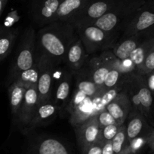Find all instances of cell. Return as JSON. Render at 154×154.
<instances>
[{"instance_id": "obj_1", "label": "cell", "mask_w": 154, "mask_h": 154, "mask_svg": "<svg viewBox=\"0 0 154 154\" xmlns=\"http://www.w3.org/2000/svg\"><path fill=\"white\" fill-rule=\"evenodd\" d=\"M76 34L75 27L69 23L55 21L48 24L36 35L38 52L51 57L56 65L64 63L68 48Z\"/></svg>"}, {"instance_id": "obj_2", "label": "cell", "mask_w": 154, "mask_h": 154, "mask_svg": "<svg viewBox=\"0 0 154 154\" xmlns=\"http://www.w3.org/2000/svg\"><path fill=\"white\" fill-rule=\"evenodd\" d=\"M146 0H122L98 19L88 23L109 32H116L122 25L125 26L131 15Z\"/></svg>"}, {"instance_id": "obj_3", "label": "cell", "mask_w": 154, "mask_h": 154, "mask_svg": "<svg viewBox=\"0 0 154 154\" xmlns=\"http://www.w3.org/2000/svg\"><path fill=\"white\" fill-rule=\"evenodd\" d=\"M38 55L36 35L34 29L30 27L26 30L21 38L18 54L10 70L8 83L12 84L21 72L34 66L37 63Z\"/></svg>"}, {"instance_id": "obj_4", "label": "cell", "mask_w": 154, "mask_h": 154, "mask_svg": "<svg viewBox=\"0 0 154 154\" xmlns=\"http://www.w3.org/2000/svg\"><path fill=\"white\" fill-rule=\"evenodd\" d=\"M75 29L88 54L104 51L113 45L116 32H106L92 23L81 24Z\"/></svg>"}, {"instance_id": "obj_5", "label": "cell", "mask_w": 154, "mask_h": 154, "mask_svg": "<svg viewBox=\"0 0 154 154\" xmlns=\"http://www.w3.org/2000/svg\"><path fill=\"white\" fill-rule=\"evenodd\" d=\"M124 27L123 38L142 34L154 27V0H146Z\"/></svg>"}, {"instance_id": "obj_6", "label": "cell", "mask_w": 154, "mask_h": 154, "mask_svg": "<svg viewBox=\"0 0 154 154\" xmlns=\"http://www.w3.org/2000/svg\"><path fill=\"white\" fill-rule=\"evenodd\" d=\"M37 65L39 68V81L37 84V92L39 103L51 100L54 83V67L56 63L48 55L39 53Z\"/></svg>"}, {"instance_id": "obj_7", "label": "cell", "mask_w": 154, "mask_h": 154, "mask_svg": "<svg viewBox=\"0 0 154 154\" xmlns=\"http://www.w3.org/2000/svg\"><path fill=\"white\" fill-rule=\"evenodd\" d=\"M122 0H90L88 4L77 13L69 22L74 27L88 23L107 13Z\"/></svg>"}, {"instance_id": "obj_8", "label": "cell", "mask_w": 154, "mask_h": 154, "mask_svg": "<svg viewBox=\"0 0 154 154\" xmlns=\"http://www.w3.org/2000/svg\"><path fill=\"white\" fill-rule=\"evenodd\" d=\"M77 143L81 151L95 144L99 138L100 128L96 114L92 115L82 123L73 126Z\"/></svg>"}, {"instance_id": "obj_9", "label": "cell", "mask_w": 154, "mask_h": 154, "mask_svg": "<svg viewBox=\"0 0 154 154\" xmlns=\"http://www.w3.org/2000/svg\"><path fill=\"white\" fill-rule=\"evenodd\" d=\"M131 81L135 87L137 96L140 102L142 113L145 116L151 126H154L153 111L154 98L148 88L143 75L134 72L131 75Z\"/></svg>"}, {"instance_id": "obj_10", "label": "cell", "mask_w": 154, "mask_h": 154, "mask_svg": "<svg viewBox=\"0 0 154 154\" xmlns=\"http://www.w3.org/2000/svg\"><path fill=\"white\" fill-rule=\"evenodd\" d=\"M124 124L129 141L139 137H148L154 129L142 113L132 108Z\"/></svg>"}, {"instance_id": "obj_11", "label": "cell", "mask_w": 154, "mask_h": 154, "mask_svg": "<svg viewBox=\"0 0 154 154\" xmlns=\"http://www.w3.org/2000/svg\"><path fill=\"white\" fill-rule=\"evenodd\" d=\"M63 0H33V19L40 26L54 22L56 14Z\"/></svg>"}, {"instance_id": "obj_12", "label": "cell", "mask_w": 154, "mask_h": 154, "mask_svg": "<svg viewBox=\"0 0 154 154\" xmlns=\"http://www.w3.org/2000/svg\"><path fill=\"white\" fill-rule=\"evenodd\" d=\"M73 73L71 71L64 72L59 78L57 84L53 87L51 101L58 107L60 112L66 110V105L71 97Z\"/></svg>"}, {"instance_id": "obj_13", "label": "cell", "mask_w": 154, "mask_h": 154, "mask_svg": "<svg viewBox=\"0 0 154 154\" xmlns=\"http://www.w3.org/2000/svg\"><path fill=\"white\" fill-rule=\"evenodd\" d=\"M88 55L82 42L77 35L68 48L64 63H66L69 70L74 73L85 66Z\"/></svg>"}, {"instance_id": "obj_14", "label": "cell", "mask_w": 154, "mask_h": 154, "mask_svg": "<svg viewBox=\"0 0 154 154\" xmlns=\"http://www.w3.org/2000/svg\"><path fill=\"white\" fill-rule=\"evenodd\" d=\"M58 113H60L58 107L51 100L39 103L26 130L30 131L48 124L55 118Z\"/></svg>"}, {"instance_id": "obj_15", "label": "cell", "mask_w": 154, "mask_h": 154, "mask_svg": "<svg viewBox=\"0 0 154 154\" xmlns=\"http://www.w3.org/2000/svg\"><path fill=\"white\" fill-rule=\"evenodd\" d=\"M39 105L37 86L29 87L24 95V101L20 109L17 121L24 130L28 126L36 107Z\"/></svg>"}, {"instance_id": "obj_16", "label": "cell", "mask_w": 154, "mask_h": 154, "mask_svg": "<svg viewBox=\"0 0 154 154\" xmlns=\"http://www.w3.org/2000/svg\"><path fill=\"white\" fill-rule=\"evenodd\" d=\"M105 108L114 117L118 124H124L132 108L125 86V88L106 106Z\"/></svg>"}, {"instance_id": "obj_17", "label": "cell", "mask_w": 154, "mask_h": 154, "mask_svg": "<svg viewBox=\"0 0 154 154\" xmlns=\"http://www.w3.org/2000/svg\"><path fill=\"white\" fill-rule=\"evenodd\" d=\"M75 88L81 90L92 99L97 97L102 92V88L98 87L92 80L87 66H85L79 71L73 73Z\"/></svg>"}, {"instance_id": "obj_18", "label": "cell", "mask_w": 154, "mask_h": 154, "mask_svg": "<svg viewBox=\"0 0 154 154\" xmlns=\"http://www.w3.org/2000/svg\"><path fill=\"white\" fill-rule=\"evenodd\" d=\"M154 48V27L144 32L141 42L136 49L131 53L130 60L136 67L137 72L140 70L147 54Z\"/></svg>"}, {"instance_id": "obj_19", "label": "cell", "mask_w": 154, "mask_h": 154, "mask_svg": "<svg viewBox=\"0 0 154 154\" xmlns=\"http://www.w3.org/2000/svg\"><path fill=\"white\" fill-rule=\"evenodd\" d=\"M30 154H70L67 147L55 138L45 137L33 144Z\"/></svg>"}, {"instance_id": "obj_20", "label": "cell", "mask_w": 154, "mask_h": 154, "mask_svg": "<svg viewBox=\"0 0 154 154\" xmlns=\"http://www.w3.org/2000/svg\"><path fill=\"white\" fill-rule=\"evenodd\" d=\"M68 114H69V123L72 126L82 123L95 114L93 99L88 96L82 102H79L72 110H70Z\"/></svg>"}, {"instance_id": "obj_21", "label": "cell", "mask_w": 154, "mask_h": 154, "mask_svg": "<svg viewBox=\"0 0 154 154\" xmlns=\"http://www.w3.org/2000/svg\"><path fill=\"white\" fill-rule=\"evenodd\" d=\"M90 0H63L56 14L55 21L69 22Z\"/></svg>"}, {"instance_id": "obj_22", "label": "cell", "mask_w": 154, "mask_h": 154, "mask_svg": "<svg viewBox=\"0 0 154 154\" xmlns=\"http://www.w3.org/2000/svg\"><path fill=\"white\" fill-rule=\"evenodd\" d=\"M99 56L110 69H115L122 73L128 75L137 72L135 66L130 59L120 60L110 50H105Z\"/></svg>"}, {"instance_id": "obj_23", "label": "cell", "mask_w": 154, "mask_h": 154, "mask_svg": "<svg viewBox=\"0 0 154 154\" xmlns=\"http://www.w3.org/2000/svg\"><path fill=\"white\" fill-rule=\"evenodd\" d=\"M143 35H144V32L140 35L123 38L121 42H118L116 45L113 46L112 51L120 60H128L131 53L140 43Z\"/></svg>"}, {"instance_id": "obj_24", "label": "cell", "mask_w": 154, "mask_h": 154, "mask_svg": "<svg viewBox=\"0 0 154 154\" xmlns=\"http://www.w3.org/2000/svg\"><path fill=\"white\" fill-rule=\"evenodd\" d=\"M92 80L95 84L102 88L103 84L110 70V68L103 61L100 56L93 57L86 64Z\"/></svg>"}, {"instance_id": "obj_25", "label": "cell", "mask_w": 154, "mask_h": 154, "mask_svg": "<svg viewBox=\"0 0 154 154\" xmlns=\"http://www.w3.org/2000/svg\"><path fill=\"white\" fill-rule=\"evenodd\" d=\"M18 31L0 25V62L4 60L11 52Z\"/></svg>"}, {"instance_id": "obj_26", "label": "cell", "mask_w": 154, "mask_h": 154, "mask_svg": "<svg viewBox=\"0 0 154 154\" xmlns=\"http://www.w3.org/2000/svg\"><path fill=\"white\" fill-rule=\"evenodd\" d=\"M26 90H27V89L25 87L18 85L15 83H12L9 85V104H10L11 114L15 120L18 119V114H19L20 109H21L23 101H24Z\"/></svg>"}, {"instance_id": "obj_27", "label": "cell", "mask_w": 154, "mask_h": 154, "mask_svg": "<svg viewBox=\"0 0 154 154\" xmlns=\"http://www.w3.org/2000/svg\"><path fill=\"white\" fill-rule=\"evenodd\" d=\"M125 84L105 90L101 92L97 97L94 98L93 104L95 114L99 112L101 110L104 109L106 106L109 103H110L116 97V96L125 88Z\"/></svg>"}, {"instance_id": "obj_28", "label": "cell", "mask_w": 154, "mask_h": 154, "mask_svg": "<svg viewBox=\"0 0 154 154\" xmlns=\"http://www.w3.org/2000/svg\"><path fill=\"white\" fill-rule=\"evenodd\" d=\"M39 74V68L36 63V64L32 68L21 72L12 83L22 86L26 89L33 86H37Z\"/></svg>"}, {"instance_id": "obj_29", "label": "cell", "mask_w": 154, "mask_h": 154, "mask_svg": "<svg viewBox=\"0 0 154 154\" xmlns=\"http://www.w3.org/2000/svg\"><path fill=\"white\" fill-rule=\"evenodd\" d=\"M133 74V73H132ZM132 74H124L115 69H110L102 87V91L120 85H125Z\"/></svg>"}, {"instance_id": "obj_30", "label": "cell", "mask_w": 154, "mask_h": 154, "mask_svg": "<svg viewBox=\"0 0 154 154\" xmlns=\"http://www.w3.org/2000/svg\"><path fill=\"white\" fill-rule=\"evenodd\" d=\"M128 144H129V141L127 136L125 125L122 124L116 136L112 140L113 153L125 154L128 149Z\"/></svg>"}, {"instance_id": "obj_31", "label": "cell", "mask_w": 154, "mask_h": 154, "mask_svg": "<svg viewBox=\"0 0 154 154\" xmlns=\"http://www.w3.org/2000/svg\"><path fill=\"white\" fill-rule=\"evenodd\" d=\"M121 126L122 125L113 124L101 128L99 138H98L97 142L101 144V145H104L107 141H112L113 138L116 136L117 132H119Z\"/></svg>"}, {"instance_id": "obj_32", "label": "cell", "mask_w": 154, "mask_h": 154, "mask_svg": "<svg viewBox=\"0 0 154 154\" xmlns=\"http://www.w3.org/2000/svg\"><path fill=\"white\" fill-rule=\"evenodd\" d=\"M148 137H139L129 141L125 154H141L147 144Z\"/></svg>"}, {"instance_id": "obj_33", "label": "cell", "mask_w": 154, "mask_h": 154, "mask_svg": "<svg viewBox=\"0 0 154 154\" xmlns=\"http://www.w3.org/2000/svg\"><path fill=\"white\" fill-rule=\"evenodd\" d=\"M96 115L100 128H103L104 126H109V125L118 124L114 117L111 115V114L106 108L97 113Z\"/></svg>"}, {"instance_id": "obj_34", "label": "cell", "mask_w": 154, "mask_h": 154, "mask_svg": "<svg viewBox=\"0 0 154 154\" xmlns=\"http://www.w3.org/2000/svg\"><path fill=\"white\" fill-rule=\"evenodd\" d=\"M152 70H154V48L147 54L140 70L137 73L141 75H145L149 72H152Z\"/></svg>"}, {"instance_id": "obj_35", "label": "cell", "mask_w": 154, "mask_h": 154, "mask_svg": "<svg viewBox=\"0 0 154 154\" xmlns=\"http://www.w3.org/2000/svg\"><path fill=\"white\" fill-rule=\"evenodd\" d=\"M102 147L103 145L96 142L82 151V154H102Z\"/></svg>"}, {"instance_id": "obj_36", "label": "cell", "mask_w": 154, "mask_h": 154, "mask_svg": "<svg viewBox=\"0 0 154 154\" xmlns=\"http://www.w3.org/2000/svg\"><path fill=\"white\" fill-rule=\"evenodd\" d=\"M143 77H144L146 85H147L148 88L150 90L151 93L154 98V70L149 72L146 75H143Z\"/></svg>"}, {"instance_id": "obj_37", "label": "cell", "mask_w": 154, "mask_h": 154, "mask_svg": "<svg viewBox=\"0 0 154 154\" xmlns=\"http://www.w3.org/2000/svg\"><path fill=\"white\" fill-rule=\"evenodd\" d=\"M102 154H114L113 146H112V141H107L103 145Z\"/></svg>"}, {"instance_id": "obj_38", "label": "cell", "mask_w": 154, "mask_h": 154, "mask_svg": "<svg viewBox=\"0 0 154 154\" xmlns=\"http://www.w3.org/2000/svg\"><path fill=\"white\" fill-rule=\"evenodd\" d=\"M147 144L148 147L151 150V151L152 152V153H154V129L151 132V133L148 136Z\"/></svg>"}, {"instance_id": "obj_39", "label": "cell", "mask_w": 154, "mask_h": 154, "mask_svg": "<svg viewBox=\"0 0 154 154\" xmlns=\"http://www.w3.org/2000/svg\"><path fill=\"white\" fill-rule=\"evenodd\" d=\"M8 1V0H0V17H1L2 14L3 10H4Z\"/></svg>"}, {"instance_id": "obj_40", "label": "cell", "mask_w": 154, "mask_h": 154, "mask_svg": "<svg viewBox=\"0 0 154 154\" xmlns=\"http://www.w3.org/2000/svg\"><path fill=\"white\" fill-rule=\"evenodd\" d=\"M152 154H154V153H152Z\"/></svg>"}]
</instances>
